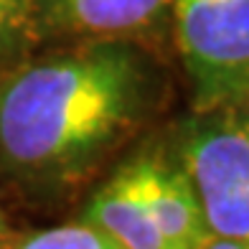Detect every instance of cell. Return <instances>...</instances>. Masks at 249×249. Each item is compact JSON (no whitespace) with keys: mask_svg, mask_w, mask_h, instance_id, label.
<instances>
[{"mask_svg":"<svg viewBox=\"0 0 249 249\" xmlns=\"http://www.w3.org/2000/svg\"><path fill=\"white\" fill-rule=\"evenodd\" d=\"M173 84L176 66L130 41L41 43L0 74V178L71 194L155 127Z\"/></svg>","mask_w":249,"mask_h":249,"instance_id":"1","label":"cell"},{"mask_svg":"<svg viewBox=\"0 0 249 249\" xmlns=\"http://www.w3.org/2000/svg\"><path fill=\"white\" fill-rule=\"evenodd\" d=\"M158 130L194 186L209 231L249 242V107H188Z\"/></svg>","mask_w":249,"mask_h":249,"instance_id":"2","label":"cell"},{"mask_svg":"<svg viewBox=\"0 0 249 249\" xmlns=\"http://www.w3.org/2000/svg\"><path fill=\"white\" fill-rule=\"evenodd\" d=\"M171 46L191 109L249 107V0H173Z\"/></svg>","mask_w":249,"mask_h":249,"instance_id":"3","label":"cell"},{"mask_svg":"<svg viewBox=\"0 0 249 249\" xmlns=\"http://www.w3.org/2000/svg\"><path fill=\"white\" fill-rule=\"evenodd\" d=\"M36 46L59 41H130L173 64V0H28Z\"/></svg>","mask_w":249,"mask_h":249,"instance_id":"4","label":"cell"},{"mask_svg":"<svg viewBox=\"0 0 249 249\" xmlns=\"http://www.w3.org/2000/svg\"><path fill=\"white\" fill-rule=\"evenodd\" d=\"M132 183L150 211L168 249H198L211 234L196 191L173 155L168 153L158 124L142 135L135 153L124 158Z\"/></svg>","mask_w":249,"mask_h":249,"instance_id":"5","label":"cell"},{"mask_svg":"<svg viewBox=\"0 0 249 249\" xmlns=\"http://www.w3.org/2000/svg\"><path fill=\"white\" fill-rule=\"evenodd\" d=\"M76 219L99 229L120 249H168L124 160L97 191L89 194Z\"/></svg>","mask_w":249,"mask_h":249,"instance_id":"6","label":"cell"},{"mask_svg":"<svg viewBox=\"0 0 249 249\" xmlns=\"http://www.w3.org/2000/svg\"><path fill=\"white\" fill-rule=\"evenodd\" d=\"M5 249H120L99 229L84 221H69L46 229H33L28 234H16Z\"/></svg>","mask_w":249,"mask_h":249,"instance_id":"7","label":"cell"},{"mask_svg":"<svg viewBox=\"0 0 249 249\" xmlns=\"http://www.w3.org/2000/svg\"><path fill=\"white\" fill-rule=\"evenodd\" d=\"M36 49L28 0H0V74Z\"/></svg>","mask_w":249,"mask_h":249,"instance_id":"8","label":"cell"},{"mask_svg":"<svg viewBox=\"0 0 249 249\" xmlns=\"http://www.w3.org/2000/svg\"><path fill=\"white\" fill-rule=\"evenodd\" d=\"M198 249H249V242L247 239H231V236L209 234Z\"/></svg>","mask_w":249,"mask_h":249,"instance_id":"9","label":"cell"},{"mask_svg":"<svg viewBox=\"0 0 249 249\" xmlns=\"http://www.w3.org/2000/svg\"><path fill=\"white\" fill-rule=\"evenodd\" d=\"M13 236H16L13 226L8 224V219H5L3 209H0V249H5V247L10 244V239H13Z\"/></svg>","mask_w":249,"mask_h":249,"instance_id":"10","label":"cell"}]
</instances>
